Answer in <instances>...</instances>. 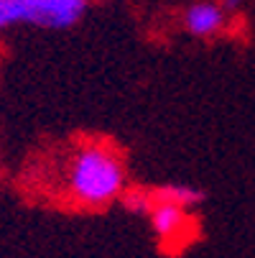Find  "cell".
I'll return each mask as SVG.
<instances>
[{
    "label": "cell",
    "mask_w": 255,
    "mask_h": 258,
    "mask_svg": "<svg viewBox=\"0 0 255 258\" xmlns=\"http://www.w3.org/2000/svg\"><path fill=\"white\" fill-rule=\"evenodd\" d=\"M0 176H3V156H0Z\"/></svg>",
    "instance_id": "cell-8"
},
{
    "label": "cell",
    "mask_w": 255,
    "mask_h": 258,
    "mask_svg": "<svg viewBox=\"0 0 255 258\" xmlns=\"http://www.w3.org/2000/svg\"><path fill=\"white\" fill-rule=\"evenodd\" d=\"M181 28L192 39L209 41L230 31V13L217 0H194L181 11Z\"/></svg>",
    "instance_id": "cell-4"
},
{
    "label": "cell",
    "mask_w": 255,
    "mask_h": 258,
    "mask_svg": "<svg viewBox=\"0 0 255 258\" xmlns=\"http://www.w3.org/2000/svg\"><path fill=\"white\" fill-rule=\"evenodd\" d=\"M217 3H220L230 16H237V13L245 8V0H217Z\"/></svg>",
    "instance_id": "cell-7"
},
{
    "label": "cell",
    "mask_w": 255,
    "mask_h": 258,
    "mask_svg": "<svg viewBox=\"0 0 255 258\" xmlns=\"http://www.w3.org/2000/svg\"><path fill=\"white\" fill-rule=\"evenodd\" d=\"M123 205L128 212L140 215V217H148L151 207H153V197L151 189H128V195L123 197Z\"/></svg>",
    "instance_id": "cell-6"
},
{
    "label": "cell",
    "mask_w": 255,
    "mask_h": 258,
    "mask_svg": "<svg viewBox=\"0 0 255 258\" xmlns=\"http://www.w3.org/2000/svg\"><path fill=\"white\" fill-rule=\"evenodd\" d=\"M90 0H23V23L64 31L77 26Z\"/></svg>",
    "instance_id": "cell-3"
},
{
    "label": "cell",
    "mask_w": 255,
    "mask_h": 258,
    "mask_svg": "<svg viewBox=\"0 0 255 258\" xmlns=\"http://www.w3.org/2000/svg\"><path fill=\"white\" fill-rule=\"evenodd\" d=\"M148 223H151L156 240L161 243V248L166 253L184 250L199 233L194 210L179 207L171 202H158V200H153V207L148 212Z\"/></svg>",
    "instance_id": "cell-2"
},
{
    "label": "cell",
    "mask_w": 255,
    "mask_h": 258,
    "mask_svg": "<svg viewBox=\"0 0 255 258\" xmlns=\"http://www.w3.org/2000/svg\"><path fill=\"white\" fill-rule=\"evenodd\" d=\"M151 197L158 202H171V205L197 212V207L204 202V189L194 187V184H187V181H168V184H161V187H153Z\"/></svg>",
    "instance_id": "cell-5"
},
{
    "label": "cell",
    "mask_w": 255,
    "mask_h": 258,
    "mask_svg": "<svg viewBox=\"0 0 255 258\" xmlns=\"http://www.w3.org/2000/svg\"><path fill=\"white\" fill-rule=\"evenodd\" d=\"M128 164L110 138H82L69 149L59 171V197L66 207L100 212L128 195Z\"/></svg>",
    "instance_id": "cell-1"
}]
</instances>
